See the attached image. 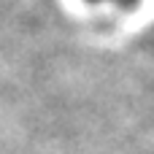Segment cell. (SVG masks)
I'll return each instance as SVG.
<instances>
[{"instance_id": "1", "label": "cell", "mask_w": 154, "mask_h": 154, "mask_svg": "<svg viewBox=\"0 0 154 154\" xmlns=\"http://www.w3.org/2000/svg\"><path fill=\"white\" fill-rule=\"evenodd\" d=\"M87 3H103V5H133L138 0H87Z\"/></svg>"}]
</instances>
